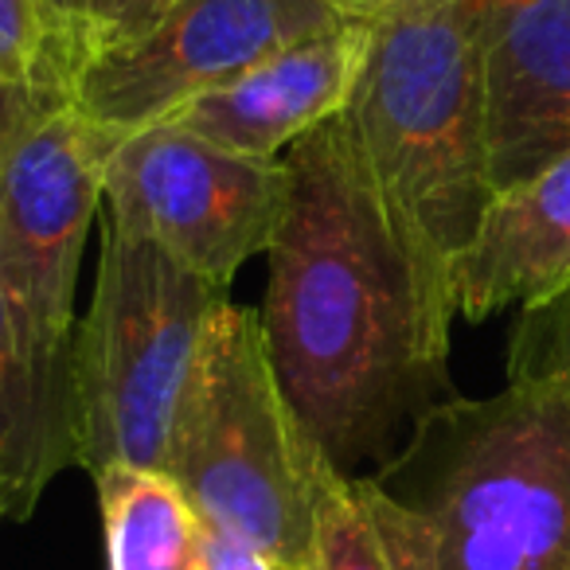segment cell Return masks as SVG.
<instances>
[{
	"label": "cell",
	"instance_id": "6da1fadb",
	"mask_svg": "<svg viewBox=\"0 0 570 570\" xmlns=\"http://www.w3.org/2000/svg\"><path fill=\"white\" fill-rule=\"evenodd\" d=\"M285 196L269 238L262 333L282 391L313 442L348 476H375L434 406L450 356L430 344L419 294L348 118L282 157Z\"/></svg>",
	"mask_w": 570,
	"mask_h": 570
},
{
	"label": "cell",
	"instance_id": "7a4b0ae2",
	"mask_svg": "<svg viewBox=\"0 0 570 570\" xmlns=\"http://www.w3.org/2000/svg\"><path fill=\"white\" fill-rule=\"evenodd\" d=\"M481 20L484 0H395L375 12L364 75L344 110L442 356L458 317L453 262L497 196L484 141Z\"/></svg>",
	"mask_w": 570,
	"mask_h": 570
},
{
	"label": "cell",
	"instance_id": "3957f363",
	"mask_svg": "<svg viewBox=\"0 0 570 570\" xmlns=\"http://www.w3.org/2000/svg\"><path fill=\"white\" fill-rule=\"evenodd\" d=\"M375 481L434 528L442 570H570V387L450 399Z\"/></svg>",
	"mask_w": 570,
	"mask_h": 570
},
{
	"label": "cell",
	"instance_id": "277c9868",
	"mask_svg": "<svg viewBox=\"0 0 570 570\" xmlns=\"http://www.w3.org/2000/svg\"><path fill=\"white\" fill-rule=\"evenodd\" d=\"M325 461L285 399L262 317L223 302L176 419V489L207 528L262 551L274 570H317L313 500Z\"/></svg>",
	"mask_w": 570,
	"mask_h": 570
},
{
	"label": "cell",
	"instance_id": "5b68a950",
	"mask_svg": "<svg viewBox=\"0 0 570 570\" xmlns=\"http://www.w3.org/2000/svg\"><path fill=\"white\" fill-rule=\"evenodd\" d=\"M114 145L63 95L40 90L0 165V297L24 360L43 489L67 465H79L71 422L75 289L102 207V160Z\"/></svg>",
	"mask_w": 570,
	"mask_h": 570
},
{
	"label": "cell",
	"instance_id": "8992f818",
	"mask_svg": "<svg viewBox=\"0 0 570 570\" xmlns=\"http://www.w3.org/2000/svg\"><path fill=\"white\" fill-rule=\"evenodd\" d=\"M223 302L227 289L106 219L95 297L71 352L75 461L90 476L118 465L168 476L204 328Z\"/></svg>",
	"mask_w": 570,
	"mask_h": 570
},
{
	"label": "cell",
	"instance_id": "52a82bcc",
	"mask_svg": "<svg viewBox=\"0 0 570 570\" xmlns=\"http://www.w3.org/2000/svg\"><path fill=\"white\" fill-rule=\"evenodd\" d=\"M341 20L325 0H176L145 32L87 51L63 98L121 141L230 87L289 43Z\"/></svg>",
	"mask_w": 570,
	"mask_h": 570
},
{
	"label": "cell",
	"instance_id": "ba28073f",
	"mask_svg": "<svg viewBox=\"0 0 570 570\" xmlns=\"http://www.w3.org/2000/svg\"><path fill=\"white\" fill-rule=\"evenodd\" d=\"M282 196V160L219 149L173 121L121 137L102 160V219L157 243L219 289L269 250Z\"/></svg>",
	"mask_w": 570,
	"mask_h": 570
},
{
	"label": "cell",
	"instance_id": "9c48e42d",
	"mask_svg": "<svg viewBox=\"0 0 570 570\" xmlns=\"http://www.w3.org/2000/svg\"><path fill=\"white\" fill-rule=\"evenodd\" d=\"M481 75L492 191L570 157V0H484Z\"/></svg>",
	"mask_w": 570,
	"mask_h": 570
},
{
	"label": "cell",
	"instance_id": "30bf717a",
	"mask_svg": "<svg viewBox=\"0 0 570 570\" xmlns=\"http://www.w3.org/2000/svg\"><path fill=\"white\" fill-rule=\"evenodd\" d=\"M367 48L372 20L341 17L282 48L230 87L191 102L173 126L243 157L282 160L302 137L348 110Z\"/></svg>",
	"mask_w": 570,
	"mask_h": 570
},
{
	"label": "cell",
	"instance_id": "8fae6325",
	"mask_svg": "<svg viewBox=\"0 0 570 570\" xmlns=\"http://www.w3.org/2000/svg\"><path fill=\"white\" fill-rule=\"evenodd\" d=\"M570 285V157L492 196L450 274L453 313L473 325L535 309Z\"/></svg>",
	"mask_w": 570,
	"mask_h": 570
},
{
	"label": "cell",
	"instance_id": "7c38bea8",
	"mask_svg": "<svg viewBox=\"0 0 570 570\" xmlns=\"http://www.w3.org/2000/svg\"><path fill=\"white\" fill-rule=\"evenodd\" d=\"M317 570H442L438 535L375 476H348L325 461L313 500Z\"/></svg>",
	"mask_w": 570,
	"mask_h": 570
},
{
	"label": "cell",
	"instance_id": "4fadbf2b",
	"mask_svg": "<svg viewBox=\"0 0 570 570\" xmlns=\"http://www.w3.org/2000/svg\"><path fill=\"white\" fill-rule=\"evenodd\" d=\"M95 484L110 570H204V523L173 476L118 465Z\"/></svg>",
	"mask_w": 570,
	"mask_h": 570
},
{
	"label": "cell",
	"instance_id": "5bb4252c",
	"mask_svg": "<svg viewBox=\"0 0 570 570\" xmlns=\"http://www.w3.org/2000/svg\"><path fill=\"white\" fill-rule=\"evenodd\" d=\"M40 497L43 484L36 476L28 375L17 348V333H12L9 305L0 297V504L9 515H28Z\"/></svg>",
	"mask_w": 570,
	"mask_h": 570
},
{
	"label": "cell",
	"instance_id": "9a60e30c",
	"mask_svg": "<svg viewBox=\"0 0 570 570\" xmlns=\"http://www.w3.org/2000/svg\"><path fill=\"white\" fill-rule=\"evenodd\" d=\"M0 79L63 95V51L43 0H0Z\"/></svg>",
	"mask_w": 570,
	"mask_h": 570
},
{
	"label": "cell",
	"instance_id": "2e32d148",
	"mask_svg": "<svg viewBox=\"0 0 570 570\" xmlns=\"http://www.w3.org/2000/svg\"><path fill=\"white\" fill-rule=\"evenodd\" d=\"M508 380H562L570 387V285L520 313L508 348Z\"/></svg>",
	"mask_w": 570,
	"mask_h": 570
},
{
	"label": "cell",
	"instance_id": "e0dca14e",
	"mask_svg": "<svg viewBox=\"0 0 570 570\" xmlns=\"http://www.w3.org/2000/svg\"><path fill=\"white\" fill-rule=\"evenodd\" d=\"M173 4L176 0H82L79 4V51H75V63H79L87 51L110 48V43L145 32V28H149L153 20L165 17Z\"/></svg>",
	"mask_w": 570,
	"mask_h": 570
},
{
	"label": "cell",
	"instance_id": "ac0fdd59",
	"mask_svg": "<svg viewBox=\"0 0 570 570\" xmlns=\"http://www.w3.org/2000/svg\"><path fill=\"white\" fill-rule=\"evenodd\" d=\"M204 570H274V567H269V559L262 551H254V547L238 543V539L223 535V531L204 523Z\"/></svg>",
	"mask_w": 570,
	"mask_h": 570
},
{
	"label": "cell",
	"instance_id": "d6986e66",
	"mask_svg": "<svg viewBox=\"0 0 570 570\" xmlns=\"http://www.w3.org/2000/svg\"><path fill=\"white\" fill-rule=\"evenodd\" d=\"M36 95H40V90H24V87H17V82L0 79V165H4V157H9L12 137H17L20 126H24ZM43 95H48V90H43Z\"/></svg>",
	"mask_w": 570,
	"mask_h": 570
},
{
	"label": "cell",
	"instance_id": "ffe728a7",
	"mask_svg": "<svg viewBox=\"0 0 570 570\" xmlns=\"http://www.w3.org/2000/svg\"><path fill=\"white\" fill-rule=\"evenodd\" d=\"M79 4L82 0H43L51 24L59 36V51H63V75H71L75 67V51H79ZM67 87V79H63Z\"/></svg>",
	"mask_w": 570,
	"mask_h": 570
},
{
	"label": "cell",
	"instance_id": "44dd1931",
	"mask_svg": "<svg viewBox=\"0 0 570 570\" xmlns=\"http://www.w3.org/2000/svg\"><path fill=\"white\" fill-rule=\"evenodd\" d=\"M328 9H336L341 17H364V20H372L375 12H383V9H391L395 0H325Z\"/></svg>",
	"mask_w": 570,
	"mask_h": 570
},
{
	"label": "cell",
	"instance_id": "7402d4cb",
	"mask_svg": "<svg viewBox=\"0 0 570 570\" xmlns=\"http://www.w3.org/2000/svg\"><path fill=\"white\" fill-rule=\"evenodd\" d=\"M0 515H9V512H4V504H0Z\"/></svg>",
	"mask_w": 570,
	"mask_h": 570
}]
</instances>
